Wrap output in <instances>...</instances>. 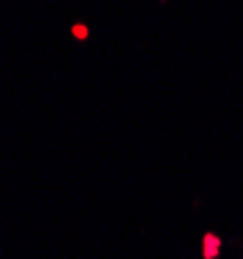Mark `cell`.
<instances>
[{
    "mask_svg": "<svg viewBox=\"0 0 243 259\" xmlns=\"http://www.w3.org/2000/svg\"><path fill=\"white\" fill-rule=\"evenodd\" d=\"M87 31H84V26H74V36H84Z\"/></svg>",
    "mask_w": 243,
    "mask_h": 259,
    "instance_id": "obj_1",
    "label": "cell"
}]
</instances>
